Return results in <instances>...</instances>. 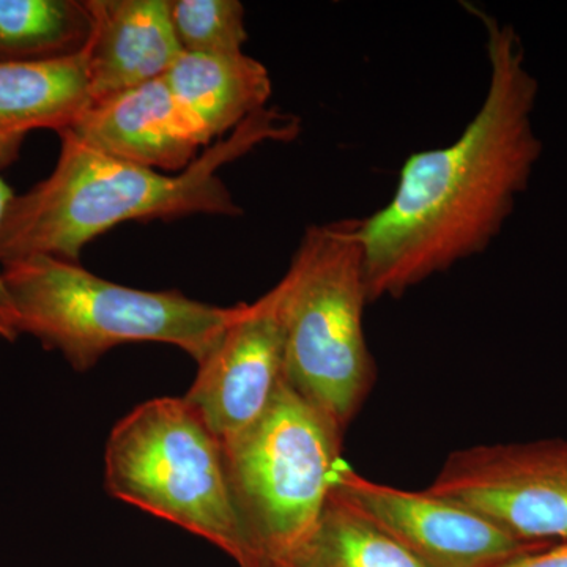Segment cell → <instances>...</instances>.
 <instances>
[{
  "instance_id": "1",
  "label": "cell",
  "mask_w": 567,
  "mask_h": 567,
  "mask_svg": "<svg viewBox=\"0 0 567 567\" xmlns=\"http://www.w3.org/2000/svg\"><path fill=\"white\" fill-rule=\"evenodd\" d=\"M465 9L486 31V96L456 141L410 155L390 203L358 219L369 303L402 297L486 251L543 156L539 81L520 35L480 7Z\"/></svg>"
},
{
  "instance_id": "10",
  "label": "cell",
  "mask_w": 567,
  "mask_h": 567,
  "mask_svg": "<svg viewBox=\"0 0 567 567\" xmlns=\"http://www.w3.org/2000/svg\"><path fill=\"white\" fill-rule=\"evenodd\" d=\"M65 130L114 158L173 174L208 145L164 76L89 104Z\"/></svg>"
},
{
  "instance_id": "9",
  "label": "cell",
  "mask_w": 567,
  "mask_h": 567,
  "mask_svg": "<svg viewBox=\"0 0 567 567\" xmlns=\"http://www.w3.org/2000/svg\"><path fill=\"white\" fill-rule=\"evenodd\" d=\"M286 383V330L276 287L238 312L197 364L185 399L213 434L229 443L252 427Z\"/></svg>"
},
{
  "instance_id": "5",
  "label": "cell",
  "mask_w": 567,
  "mask_h": 567,
  "mask_svg": "<svg viewBox=\"0 0 567 567\" xmlns=\"http://www.w3.org/2000/svg\"><path fill=\"white\" fill-rule=\"evenodd\" d=\"M104 484L114 498L203 537L238 567L249 566L221 440L185 398L151 399L114 425Z\"/></svg>"
},
{
  "instance_id": "16",
  "label": "cell",
  "mask_w": 567,
  "mask_h": 567,
  "mask_svg": "<svg viewBox=\"0 0 567 567\" xmlns=\"http://www.w3.org/2000/svg\"><path fill=\"white\" fill-rule=\"evenodd\" d=\"M171 21L183 52H238L248 40L238 0H169Z\"/></svg>"
},
{
  "instance_id": "12",
  "label": "cell",
  "mask_w": 567,
  "mask_h": 567,
  "mask_svg": "<svg viewBox=\"0 0 567 567\" xmlns=\"http://www.w3.org/2000/svg\"><path fill=\"white\" fill-rule=\"evenodd\" d=\"M89 104L85 48L58 61L0 62V171L20 158L29 133H61Z\"/></svg>"
},
{
  "instance_id": "15",
  "label": "cell",
  "mask_w": 567,
  "mask_h": 567,
  "mask_svg": "<svg viewBox=\"0 0 567 567\" xmlns=\"http://www.w3.org/2000/svg\"><path fill=\"white\" fill-rule=\"evenodd\" d=\"M265 567H423L333 495L312 535L289 558Z\"/></svg>"
},
{
  "instance_id": "14",
  "label": "cell",
  "mask_w": 567,
  "mask_h": 567,
  "mask_svg": "<svg viewBox=\"0 0 567 567\" xmlns=\"http://www.w3.org/2000/svg\"><path fill=\"white\" fill-rule=\"evenodd\" d=\"M91 35L87 0H0V62L70 58Z\"/></svg>"
},
{
  "instance_id": "4",
  "label": "cell",
  "mask_w": 567,
  "mask_h": 567,
  "mask_svg": "<svg viewBox=\"0 0 567 567\" xmlns=\"http://www.w3.org/2000/svg\"><path fill=\"white\" fill-rule=\"evenodd\" d=\"M286 330V382L344 434L374 382L358 219L312 224L276 284Z\"/></svg>"
},
{
  "instance_id": "18",
  "label": "cell",
  "mask_w": 567,
  "mask_h": 567,
  "mask_svg": "<svg viewBox=\"0 0 567 567\" xmlns=\"http://www.w3.org/2000/svg\"><path fill=\"white\" fill-rule=\"evenodd\" d=\"M502 567H567V540L522 555Z\"/></svg>"
},
{
  "instance_id": "8",
  "label": "cell",
  "mask_w": 567,
  "mask_h": 567,
  "mask_svg": "<svg viewBox=\"0 0 567 567\" xmlns=\"http://www.w3.org/2000/svg\"><path fill=\"white\" fill-rule=\"evenodd\" d=\"M331 495L399 544L423 567H502L554 544L528 543L468 507L431 494L375 483L344 458Z\"/></svg>"
},
{
  "instance_id": "7",
  "label": "cell",
  "mask_w": 567,
  "mask_h": 567,
  "mask_svg": "<svg viewBox=\"0 0 567 567\" xmlns=\"http://www.w3.org/2000/svg\"><path fill=\"white\" fill-rule=\"evenodd\" d=\"M425 491L528 543L567 540V439L454 451Z\"/></svg>"
},
{
  "instance_id": "2",
  "label": "cell",
  "mask_w": 567,
  "mask_h": 567,
  "mask_svg": "<svg viewBox=\"0 0 567 567\" xmlns=\"http://www.w3.org/2000/svg\"><path fill=\"white\" fill-rule=\"evenodd\" d=\"M298 133L297 117L265 107L182 173L163 174L106 155L63 130L50 177L13 196L7 207L0 226V265L33 256L80 262L89 241L123 223L238 216L240 205L219 169L264 142L292 141Z\"/></svg>"
},
{
  "instance_id": "13",
  "label": "cell",
  "mask_w": 567,
  "mask_h": 567,
  "mask_svg": "<svg viewBox=\"0 0 567 567\" xmlns=\"http://www.w3.org/2000/svg\"><path fill=\"white\" fill-rule=\"evenodd\" d=\"M164 80L207 144L265 110L271 96L267 66L244 51L182 52Z\"/></svg>"
},
{
  "instance_id": "6",
  "label": "cell",
  "mask_w": 567,
  "mask_h": 567,
  "mask_svg": "<svg viewBox=\"0 0 567 567\" xmlns=\"http://www.w3.org/2000/svg\"><path fill=\"white\" fill-rule=\"evenodd\" d=\"M341 432L289 383L245 434L224 443L249 566L289 558L315 532L342 461Z\"/></svg>"
},
{
  "instance_id": "3",
  "label": "cell",
  "mask_w": 567,
  "mask_h": 567,
  "mask_svg": "<svg viewBox=\"0 0 567 567\" xmlns=\"http://www.w3.org/2000/svg\"><path fill=\"white\" fill-rule=\"evenodd\" d=\"M21 334L59 352L76 372L115 347L159 342L197 364L218 344L238 312L205 305L178 290L133 289L84 270L80 262L33 256L0 265Z\"/></svg>"
},
{
  "instance_id": "11",
  "label": "cell",
  "mask_w": 567,
  "mask_h": 567,
  "mask_svg": "<svg viewBox=\"0 0 567 567\" xmlns=\"http://www.w3.org/2000/svg\"><path fill=\"white\" fill-rule=\"evenodd\" d=\"M91 103L159 80L182 55L169 0H87Z\"/></svg>"
},
{
  "instance_id": "17",
  "label": "cell",
  "mask_w": 567,
  "mask_h": 567,
  "mask_svg": "<svg viewBox=\"0 0 567 567\" xmlns=\"http://www.w3.org/2000/svg\"><path fill=\"white\" fill-rule=\"evenodd\" d=\"M13 196L10 186L0 178V226ZM20 336L17 311L0 274V341L14 342Z\"/></svg>"
}]
</instances>
